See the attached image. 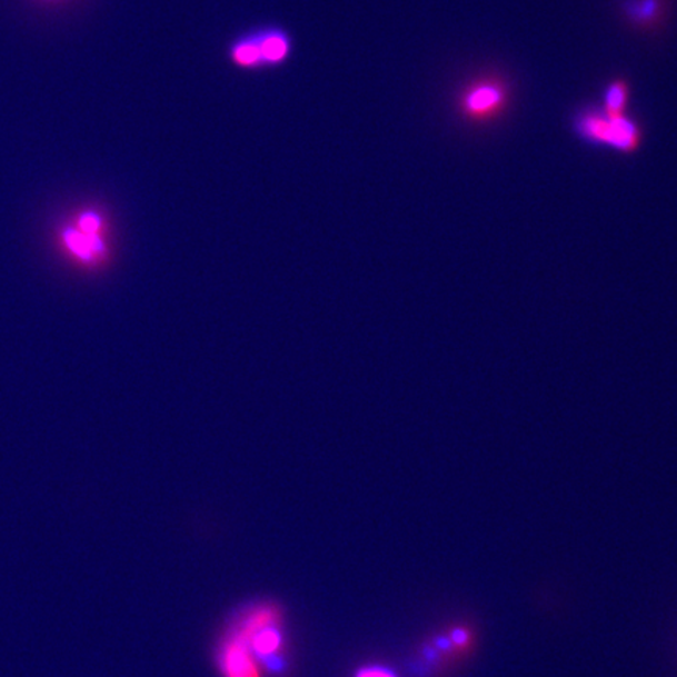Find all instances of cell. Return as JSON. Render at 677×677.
Instances as JSON below:
<instances>
[{"instance_id":"6","label":"cell","mask_w":677,"mask_h":677,"mask_svg":"<svg viewBox=\"0 0 677 677\" xmlns=\"http://www.w3.org/2000/svg\"><path fill=\"white\" fill-rule=\"evenodd\" d=\"M255 659L256 657L252 656L247 640L237 634L225 646L220 657V665L226 677H259Z\"/></svg>"},{"instance_id":"5","label":"cell","mask_w":677,"mask_h":677,"mask_svg":"<svg viewBox=\"0 0 677 677\" xmlns=\"http://www.w3.org/2000/svg\"><path fill=\"white\" fill-rule=\"evenodd\" d=\"M255 36L261 51L263 68L279 67L289 60L292 53V38L285 29L277 26L263 27L255 30Z\"/></svg>"},{"instance_id":"1","label":"cell","mask_w":677,"mask_h":677,"mask_svg":"<svg viewBox=\"0 0 677 677\" xmlns=\"http://www.w3.org/2000/svg\"><path fill=\"white\" fill-rule=\"evenodd\" d=\"M574 136L588 147L607 148L617 155L630 156L640 151L645 131L637 118L608 117L598 104L580 106L571 117Z\"/></svg>"},{"instance_id":"9","label":"cell","mask_w":677,"mask_h":677,"mask_svg":"<svg viewBox=\"0 0 677 677\" xmlns=\"http://www.w3.org/2000/svg\"><path fill=\"white\" fill-rule=\"evenodd\" d=\"M355 677H396L391 669L381 667V665H369L359 669Z\"/></svg>"},{"instance_id":"4","label":"cell","mask_w":677,"mask_h":677,"mask_svg":"<svg viewBox=\"0 0 677 677\" xmlns=\"http://www.w3.org/2000/svg\"><path fill=\"white\" fill-rule=\"evenodd\" d=\"M619 13L638 32H654L667 22L669 0H621Z\"/></svg>"},{"instance_id":"2","label":"cell","mask_w":677,"mask_h":677,"mask_svg":"<svg viewBox=\"0 0 677 677\" xmlns=\"http://www.w3.org/2000/svg\"><path fill=\"white\" fill-rule=\"evenodd\" d=\"M512 86L504 76H477L468 80L455 96V110L469 126H488L502 120L512 104Z\"/></svg>"},{"instance_id":"7","label":"cell","mask_w":677,"mask_h":677,"mask_svg":"<svg viewBox=\"0 0 677 677\" xmlns=\"http://www.w3.org/2000/svg\"><path fill=\"white\" fill-rule=\"evenodd\" d=\"M630 83L629 80L617 78L610 80L600 93V107L608 117H625L629 113Z\"/></svg>"},{"instance_id":"8","label":"cell","mask_w":677,"mask_h":677,"mask_svg":"<svg viewBox=\"0 0 677 677\" xmlns=\"http://www.w3.org/2000/svg\"><path fill=\"white\" fill-rule=\"evenodd\" d=\"M240 637H243L245 640H247L252 656L262 661L277 656L278 649L281 648L282 635L273 623L259 627L258 630H255V633L248 635V637H245V635H240Z\"/></svg>"},{"instance_id":"3","label":"cell","mask_w":677,"mask_h":677,"mask_svg":"<svg viewBox=\"0 0 677 677\" xmlns=\"http://www.w3.org/2000/svg\"><path fill=\"white\" fill-rule=\"evenodd\" d=\"M104 218L94 210L79 213L72 223L61 228V250L83 266H99L107 258Z\"/></svg>"}]
</instances>
